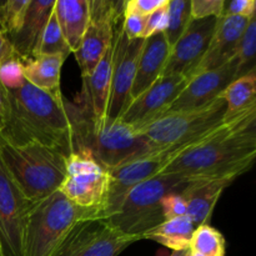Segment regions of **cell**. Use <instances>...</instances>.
Returning <instances> with one entry per match:
<instances>
[{
    "label": "cell",
    "instance_id": "13",
    "mask_svg": "<svg viewBox=\"0 0 256 256\" xmlns=\"http://www.w3.org/2000/svg\"><path fill=\"white\" fill-rule=\"evenodd\" d=\"M32 204L0 162V249L2 256H24L22 239Z\"/></svg>",
    "mask_w": 256,
    "mask_h": 256
},
{
    "label": "cell",
    "instance_id": "22",
    "mask_svg": "<svg viewBox=\"0 0 256 256\" xmlns=\"http://www.w3.org/2000/svg\"><path fill=\"white\" fill-rule=\"evenodd\" d=\"M54 12L62 36L74 54L89 24L88 0H55Z\"/></svg>",
    "mask_w": 256,
    "mask_h": 256
},
{
    "label": "cell",
    "instance_id": "41",
    "mask_svg": "<svg viewBox=\"0 0 256 256\" xmlns=\"http://www.w3.org/2000/svg\"><path fill=\"white\" fill-rule=\"evenodd\" d=\"M2 2H0V16H2ZM0 32H4V30H2V18H0Z\"/></svg>",
    "mask_w": 256,
    "mask_h": 256
},
{
    "label": "cell",
    "instance_id": "8",
    "mask_svg": "<svg viewBox=\"0 0 256 256\" xmlns=\"http://www.w3.org/2000/svg\"><path fill=\"white\" fill-rule=\"evenodd\" d=\"M180 150L182 149L178 148L155 149L149 154L142 155L109 170L106 194L100 206L99 219L108 220L114 216L119 212L130 190L140 182L162 172L172 156L176 155Z\"/></svg>",
    "mask_w": 256,
    "mask_h": 256
},
{
    "label": "cell",
    "instance_id": "11",
    "mask_svg": "<svg viewBox=\"0 0 256 256\" xmlns=\"http://www.w3.org/2000/svg\"><path fill=\"white\" fill-rule=\"evenodd\" d=\"M139 240V236L122 234L105 220L88 218L70 230L54 256H119Z\"/></svg>",
    "mask_w": 256,
    "mask_h": 256
},
{
    "label": "cell",
    "instance_id": "29",
    "mask_svg": "<svg viewBox=\"0 0 256 256\" xmlns=\"http://www.w3.org/2000/svg\"><path fill=\"white\" fill-rule=\"evenodd\" d=\"M255 52H256V15L250 18L246 29L240 38L236 50L238 65H239V75H246L255 72ZM239 76V78H240Z\"/></svg>",
    "mask_w": 256,
    "mask_h": 256
},
{
    "label": "cell",
    "instance_id": "5",
    "mask_svg": "<svg viewBox=\"0 0 256 256\" xmlns=\"http://www.w3.org/2000/svg\"><path fill=\"white\" fill-rule=\"evenodd\" d=\"M188 182L178 174L159 172L132 188L119 212L105 222L122 234L142 240V235L165 220L162 210L164 196L170 192H180Z\"/></svg>",
    "mask_w": 256,
    "mask_h": 256
},
{
    "label": "cell",
    "instance_id": "17",
    "mask_svg": "<svg viewBox=\"0 0 256 256\" xmlns=\"http://www.w3.org/2000/svg\"><path fill=\"white\" fill-rule=\"evenodd\" d=\"M249 19L242 16H220L218 19L216 28H215L209 48L202 56V62L192 72L190 78L199 72L222 66L228 62L234 59L240 38L244 30L246 29Z\"/></svg>",
    "mask_w": 256,
    "mask_h": 256
},
{
    "label": "cell",
    "instance_id": "42",
    "mask_svg": "<svg viewBox=\"0 0 256 256\" xmlns=\"http://www.w3.org/2000/svg\"><path fill=\"white\" fill-rule=\"evenodd\" d=\"M190 256H204V255L199 254V252H192V250H190Z\"/></svg>",
    "mask_w": 256,
    "mask_h": 256
},
{
    "label": "cell",
    "instance_id": "37",
    "mask_svg": "<svg viewBox=\"0 0 256 256\" xmlns=\"http://www.w3.org/2000/svg\"><path fill=\"white\" fill-rule=\"evenodd\" d=\"M168 2L169 0H128L125 2V6L139 12L140 15L148 16L159 8L166 5Z\"/></svg>",
    "mask_w": 256,
    "mask_h": 256
},
{
    "label": "cell",
    "instance_id": "2",
    "mask_svg": "<svg viewBox=\"0 0 256 256\" xmlns=\"http://www.w3.org/2000/svg\"><path fill=\"white\" fill-rule=\"evenodd\" d=\"M256 159V108L224 120L172 156L164 172L194 179L236 180Z\"/></svg>",
    "mask_w": 256,
    "mask_h": 256
},
{
    "label": "cell",
    "instance_id": "20",
    "mask_svg": "<svg viewBox=\"0 0 256 256\" xmlns=\"http://www.w3.org/2000/svg\"><path fill=\"white\" fill-rule=\"evenodd\" d=\"M170 52L172 48L164 32H158L145 39L138 59L136 74L132 89V100L139 96L162 76Z\"/></svg>",
    "mask_w": 256,
    "mask_h": 256
},
{
    "label": "cell",
    "instance_id": "15",
    "mask_svg": "<svg viewBox=\"0 0 256 256\" xmlns=\"http://www.w3.org/2000/svg\"><path fill=\"white\" fill-rule=\"evenodd\" d=\"M219 18L190 20L186 30L172 48L162 75H182L189 80L209 48Z\"/></svg>",
    "mask_w": 256,
    "mask_h": 256
},
{
    "label": "cell",
    "instance_id": "4",
    "mask_svg": "<svg viewBox=\"0 0 256 256\" xmlns=\"http://www.w3.org/2000/svg\"><path fill=\"white\" fill-rule=\"evenodd\" d=\"M99 209H84L68 200L59 190L32 202L22 239L24 256H54L70 230L88 218L99 219Z\"/></svg>",
    "mask_w": 256,
    "mask_h": 256
},
{
    "label": "cell",
    "instance_id": "1",
    "mask_svg": "<svg viewBox=\"0 0 256 256\" xmlns=\"http://www.w3.org/2000/svg\"><path fill=\"white\" fill-rule=\"evenodd\" d=\"M9 92L10 114L0 138L12 144L36 142L68 155L80 150L79 105L62 92L40 90L25 82Z\"/></svg>",
    "mask_w": 256,
    "mask_h": 256
},
{
    "label": "cell",
    "instance_id": "24",
    "mask_svg": "<svg viewBox=\"0 0 256 256\" xmlns=\"http://www.w3.org/2000/svg\"><path fill=\"white\" fill-rule=\"evenodd\" d=\"M195 228L188 216L164 220L162 224L142 235V240H154L172 252L188 250L190 249Z\"/></svg>",
    "mask_w": 256,
    "mask_h": 256
},
{
    "label": "cell",
    "instance_id": "3",
    "mask_svg": "<svg viewBox=\"0 0 256 256\" xmlns=\"http://www.w3.org/2000/svg\"><path fill=\"white\" fill-rule=\"evenodd\" d=\"M0 162L24 196L36 202L59 190L66 155L36 142L12 144L0 138Z\"/></svg>",
    "mask_w": 256,
    "mask_h": 256
},
{
    "label": "cell",
    "instance_id": "31",
    "mask_svg": "<svg viewBox=\"0 0 256 256\" xmlns=\"http://www.w3.org/2000/svg\"><path fill=\"white\" fill-rule=\"evenodd\" d=\"M0 82L6 88V90L22 86L25 82L24 75H22V60L14 56L0 65Z\"/></svg>",
    "mask_w": 256,
    "mask_h": 256
},
{
    "label": "cell",
    "instance_id": "43",
    "mask_svg": "<svg viewBox=\"0 0 256 256\" xmlns=\"http://www.w3.org/2000/svg\"><path fill=\"white\" fill-rule=\"evenodd\" d=\"M0 256H2V249H0Z\"/></svg>",
    "mask_w": 256,
    "mask_h": 256
},
{
    "label": "cell",
    "instance_id": "25",
    "mask_svg": "<svg viewBox=\"0 0 256 256\" xmlns=\"http://www.w3.org/2000/svg\"><path fill=\"white\" fill-rule=\"evenodd\" d=\"M222 98L226 104L225 120H230L242 112L256 108V72L235 79L222 92Z\"/></svg>",
    "mask_w": 256,
    "mask_h": 256
},
{
    "label": "cell",
    "instance_id": "18",
    "mask_svg": "<svg viewBox=\"0 0 256 256\" xmlns=\"http://www.w3.org/2000/svg\"><path fill=\"white\" fill-rule=\"evenodd\" d=\"M112 44L110 45L94 70L86 76H82V88L79 108L85 116L92 120H102L106 118L110 84H112Z\"/></svg>",
    "mask_w": 256,
    "mask_h": 256
},
{
    "label": "cell",
    "instance_id": "12",
    "mask_svg": "<svg viewBox=\"0 0 256 256\" xmlns=\"http://www.w3.org/2000/svg\"><path fill=\"white\" fill-rule=\"evenodd\" d=\"M144 42L145 39H128L120 24L115 29L112 84L106 110V118L109 119H120L132 102V89L136 74L138 59Z\"/></svg>",
    "mask_w": 256,
    "mask_h": 256
},
{
    "label": "cell",
    "instance_id": "26",
    "mask_svg": "<svg viewBox=\"0 0 256 256\" xmlns=\"http://www.w3.org/2000/svg\"><path fill=\"white\" fill-rule=\"evenodd\" d=\"M72 54L66 42H65L62 32L58 24L56 16H55L54 8L50 14L49 20L42 30L40 39L38 42L36 48L34 50L32 56H39V55H60V56L66 59Z\"/></svg>",
    "mask_w": 256,
    "mask_h": 256
},
{
    "label": "cell",
    "instance_id": "28",
    "mask_svg": "<svg viewBox=\"0 0 256 256\" xmlns=\"http://www.w3.org/2000/svg\"><path fill=\"white\" fill-rule=\"evenodd\" d=\"M190 2L192 0H169L168 2V24L164 35L170 48L182 38L192 20Z\"/></svg>",
    "mask_w": 256,
    "mask_h": 256
},
{
    "label": "cell",
    "instance_id": "19",
    "mask_svg": "<svg viewBox=\"0 0 256 256\" xmlns=\"http://www.w3.org/2000/svg\"><path fill=\"white\" fill-rule=\"evenodd\" d=\"M234 182L232 179H194L186 182L180 194L186 202V216L195 226L209 224L218 200Z\"/></svg>",
    "mask_w": 256,
    "mask_h": 256
},
{
    "label": "cell",
    "instance_id": "30",
    "mask_svg": "<svg viewBox=\"0 0 256 256\" xmlns=\"http://www.w3.org/2000/svg\"><path fill=\"white\" fill-rule=\"evenodd\" d=\"M30 0H8L2 2V25L5 34L9 36L22 28L26 15Z\"/></svg>",
    "mask_w": 256,
    "mask_h": 256
},
{
    "label": "cell",
    "instance_id": "44",
    "mask_svg": "<svg viewBox=\"0 0 256 256\" xmlns=\"http://www.w3.org/2000/svg\"><path fill=\"white\" fill-rule=\"evenodd\" d=\"M186 256H190V252H189V254H188V255H186Z\"/></svg>",
    "mask_w": 256,
    "mask_h": 256
},
{
    "label": "cell",
    "instance_id": "32",
    "mask_svg": "<svg viewBox=\"0 0 256 256\" xmlns=\"http://www.w3.org/2000/svg\"><path fill=\"white\" fill-rule=\"evenodd\" d=\"M120 26H122V32H125L128 39H145L146 16L140 15L139 12L125 6Z\"/></svg>",
    "mask_w": 256,
    "mask_h": 256
},
{
    "label": "cell",
    "instance_id": "35",
    "mask_svg": "<svg viewBox=\"0 0 256 256\" xmlns=\"http://www.w3.org/2000/svg\"><path fill=\"white\" fill-rule=\"evenodd\" d=\"M256 15L255 0H230L224 2L222 16H242L252 18Z\"/></svg>",
    "mask_w": 256,
    "mask_h": 256
},
{
    "label": "cell",
    "instance_id": "23",
    "mask_svg": "<svg viewBox=\"0 0 256 256\" xmlns=\"http://www.w3.org/2000/svg\"><path fill=\"white\" fill-rule=\"evenodd\" d=\"M65 58L60 55H39L22 62V75L25 82L40 90L62 92L60 75Z\"/></svg>",
    "mask_w": 256,
    "mask_h": 256
},
{
    "label": "cell",
    "instance_id": "27",
    "mask_svg": "<svg viewBox=\"0 0 256 256\" xmlns=\"http://www.w3.org/2000/svg\"><path fill=\"white\" fill-rule=\"evenodd\" d=\"M190 250L204 256H225V239L212 225H199L192 232Z\"/></svg>",
    "mask_w": 256,
    "mask_h": 256
},
{
    "label": "cell",
    "instance_id": "16",
    "mask_svg": "<svg viewBox=\"0 0 256 256\" xmlns=\"http://www.w3.org/2000/svg\"><path fill=\"white\" fill-rule=\"evenodd\" d=\"M182 75H162L144 92L132 100L120 119L138 128L162 115L186 85Z\"/></svg>",
    "mask_w": 256,
    "mask_h": 256
},
{
    "label": "cell",
    "instance_id": "34",
    "mask_svg": "<svg viewBox=\"0 0 256 256\" xmlns=\"http://www.w3.org/2000/svg\"><path fill=\"white\" fill-rule=\"evenodd\" d=\"M162 210L165 220L186 216V202L180 192H170L162 200Z\"/></svg>",
    "mask_w": 256,
    "mask_h": 256
},
{
    "label": "cell",
    "instance_id": "38",
    "mask_svg": "<svg viewBox=\"0 0 256 256\" xmlns=\"http://www.w3.org/2000/svg\"><path fill=\"white\" fill-rule=\"evenodd\" d=\"M10 114V104H9V92L6 88L0 82V135L5 130L9 120Z\"/></svg>",
    "mask_w": 256,
    "mask_h": 256
},
{
    "label": "cell",
    "instance_id": "7",
    "mask_svg": "<svg viewBox=\"0 0 256 256\" xmlns=\"http://www.w3.org/2000/svg\"><path fill=\"white\" fill-rule=\"evenodd\" d=\"M226 104L222 95L200 109L164 112L135 128L155 149H182L206 135L225 120Z\"/></svg>",
    "mask_w": 256,
    "mask_h": 256
},
{
    "label": "cell",
    "instance_id": "14",
    "mask_svg": "<svg viewBox=\"0 0 256 256\" xmlns=\"http://www.w3.org/2000/svg\"><path fill=\"white\" fill-rule=\"evenodd\" d=\"M239 76V65L236 58L216 69L199 72L188 80L184 89L164 112H184L206 106L216 100L222 92Z\"/></svg>",
    "mask_w": 256,
    "mask_h": 256
},
{
    "label": "cell",
    "instance_id": "6",
    "mask_svg": "<svg viewBox=\"0 0 256 256\" xmlns=\"http://www.w3.org/2000/svg\"><path fill=\"white\" fill-rule=\"evenodd\" d=\"M79 132L80 150L92 152L108 172L155 150L134 126L122 119L92 120L82 112Z\"/></svg>",
    "mask_w": 256,
    "mask_h": 256
},
{
    "label": "cell",
    "instance_id": "9",
    "mask_svg": "<svg viewBox=\"0 0 256 256\" xmlns=\"http://www.w3.org/2000/svg\"><path fill=\"white\" fill-rule=\"evenodd\" d=\"M89 24L80 46L74 52L82 72L86 76L99 64L114 40L115 29L124 14L122 0H88Z\"/></svg>",
    "mask_w": 256,
    "mask_h": 256
},
{
    "label": "cell",
    "instance_id": "21",
    "mask_svg": "<svg viewBox=\"0 0 256 256\" xmlns=\"http://www.w3.org/2000/svg\"><path fill=\"white\" fill-rule=\"evenodd\" d=\"M54 4L55 0H30L22 28L12 35H9L15 54L22 62L32 58Z\"/></svg>",
    "mask_w": 256,
    "mask_h": 256
},
{
    "label": "cell",
    "instance_id": "36",
    "mask_svg": "<svg viewBox=\"0 0 256 256\" xmlns=\"http://www.w3.org/2000/svg\"><path fill=\"white\" fill-rule=\"evenodd\" d=\"M168 24V4L159 8L146 16V28H145V39L158 32H164Z\"/></svg>",
    "mask_w": 256,
    "mask_h": 256
},
{
    "label": "cell",
    "instance_id": "39",
    "mask_svg": "<svg viewBox=\"0 0 256 256\" xmlns=\"http://www.w3.org/2000/svg\"><path fill=\"white\" fill-rule=\"evenodd\" d=\"M14 56H16V54L9 36L5 32H0V65Z\"/></svg>",
    "mask_w": 256,
    "mask_h": 256
},
{
    "label": "cell",
    "instance_id": "33",
    "mask_svg": "<svg viewBox=\"0 0 256 256\" xmlns=\"http://www.w3.org/2000/svg\"><path fill=\"white\" fill-rule=\"evenodd\" d=\"M225 0H192L190 2V15L192 19H206V18H220L222 15Z\"/></svg>",
    "mask_w": 256,
    "mask_h": 256
},
{
    "label": "cell",
    "instance_id": "40",
    "mask_svg": "<svg viewBox=\"0 0 256 256\" xmlns=\"http://www.w3.org/2000/svg\"><path fill=\"white\" fill-rule=\"evenodd\" d=\"M190 252V249L188 250H180V252H172L170 256H186Z\"/></svg>",
    "mask_w": 256,
    "mask_h": 256
},
{
    "label": "cell",
    "instance_id": "10",
    "mask_svg": "<svg viewBox=\"0 0 256 256\" xmlns=\"http://www.w3.org/2000/svg\"><path fill=\"white\" fill-rule=\"evenodd\" d=\"M108 182L109 172L94 159L92 152L82 149L66 156L65 176L59 192L76 206L100 212Z\"/></svg>",
    "mask_w": 256,
    "mask_h": 256
}]
</instances>
